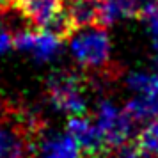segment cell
<instances>
[{
    "label": "cell",
    "mask_w": 158,
    "mask_h": 158,
    "mask_svg": "<svg viewBox=\"0 0 158 158\" xmlns=\"http://www.w3.org/2000/svg\"><path fill=\"white\" fill-rule=\"evenodd\" d=\"M16 6L36 29H41L60 9V0H16Z\"/></svg>",
    "instance_id": "9"
},
{
    "label": "cell",
    "mask_w": 158,
    "mask_h": 158,
    "mask_svg": "<svg viewBox=\"0 0 158 158\" xmlns=\"http://www.w3.org/2000/svg\"><path fill=\"white\" fill-rule=\"evenodd\" d=\"M135 144L144 156L158 158V119L144 123L135 137Z\"/></svg>",
    "instance_id": "10"
},
{
    "label": "cell",
    "mask_w": 158,
    "mask_h": 158,
    "mask_svg": "<svg viewBox=\"0 0 158 158\" xmlns=\"http://www.w3.org/2000/svg\"><path fill=\"white\" fill-rule=\"evenodd\" d=\"M94 123L103 133V139L107 142V149L115 148L119 144L135 140L137 133L140 130V124L130 115L124 107H117L112 98L101 96L98 100Z\"/></svg>",
    "instance_id": "4"
},
{
    "label": "cell",
    "mask_w": 158,
    "mask_h": 158,
    "mask_svg": "<svg viewBox=\"0 0 158 158\" xmlns=\"http://www.w3.org/2000/svg\"><path fill=\"white\" fill-rule=\"evenodd\" d=\"M13 41H15V34L0 23V53H6L7 50H11Z\"/></svg>",
    "instance_id": "12"
},
{
    "label": "cell",
    "mask_w": 158,
    "mask_h": 158,
    "mask_svg": "<svg viewBox=\"0 0 158 158\" xmlns=\"http://www.w3.org/2000/svg\"><path fill=\"white\" fill-rule=\"evenodd\" d=\"M68 41L73 59L85 71V75L115 68L112 62V39L105 25L94 23L78 27L73 30Z\"/></svg>",
    "instance_id": "1"
},
{
    "label": "cell",
    "mask_w": 158,
    "mask_h": 158,
    "mask_svg": "<svg viewBox=\"0 0 158 158\" xmlns=\"http://www.w3.org/2000/svg\"><path fill=\"white\" fill-rule=\"evenodd\" d=\"M87 82L85 77L73 69H57L44 82V98L48 105L66 115L87 114Z\"/></svg>",
    "instance_id": "2"
},
{
    "label": "cell",
    "mask_w": 158,
    "mask_h": 158,
    "mask_svg": "<svg viewBox=\"0 0 158 158\" xmlns=\"http://www.w3.org/2000/svg\"><path fill=\"white\" fill-rule=\"evenodd\" d=\"M66 130L77 140L80 151L84 153L85 158H100L107 153V142L103 139L101 130L85 114L84 115H68Z\"/></svg>",
    "instance_id": "6"
},
{
    "label": "cell",
    "mask_w": 158,
    "mask_h": 158,
    "mask_svg": "<svg viewBox=\"0 0 158 158\" xmlns=\"http://www.w3.org/2000/svg\"><path fill=\"white\" fill-rule=\"evenodd\" d=\"M60 7L75 29L101 23V0H60Z\"/></svg>",
    "instance_id": "8"
},
{
    "label": "cell",
    "mask_w": 158,
    "mask_h": 158,
    "mask_svg": "<svg viewBox=\"0 0 158 158\" xmlns=\"http://www.w3.org/2000/svg\"><path fill=\"white\" fill-rule=\"evenodd\" d=\"M124 85L131 93L124 108L140 126L151 119H158V71L133 69L123 75Z\"/></svg>",
    "instance_id": "3"
},
{
    "label": "cell",
    "mask_w": 158,
    "mask_h": 158,
    "mask_svg": "<svg viewBox=\"0 0 158 158\" xmlns=\"http://www.w3.org/2000/svg\"><path fill=\"white\" fill-rule=\"evenodd\" d=\"M32 158H85L68 130L41 126L32 140Z\"/></svg>",
    "instance_id": "5"
},
{
    "label": "cell",
    "mask_w": 158,
    "mask_h": 158,
    "mask_svg": "<svg viewBox=\"0 0 158 158\" xmlns=\"http://www.w3.org/2000/svg\"><path fill=\"white\" fill-rule=\"evenodd\" d=\"M62 41L59 37L52 36L41 29H29L18 32L13 41V48L20 52H27L37 62H48L53 60L60 53Z\"/></svg>",
    "instance_id": "7"
},
{
    "label": "cell",
    "mask_w": 158,
    "mask_h": 158,
    "mask_svg": "<svg viewBox=\"0 0 158 158\" xmlns=\"http://www.w3.org/2000/svg\"><path fill=\"white\" fill-rule=\"evenodd\" d=\"M139 16L142 20L146 34L149 37V43H156L158 41V4H153L149 7H146Z\"/></svg>",
    "instance_id": "11"
}]
</instances>
